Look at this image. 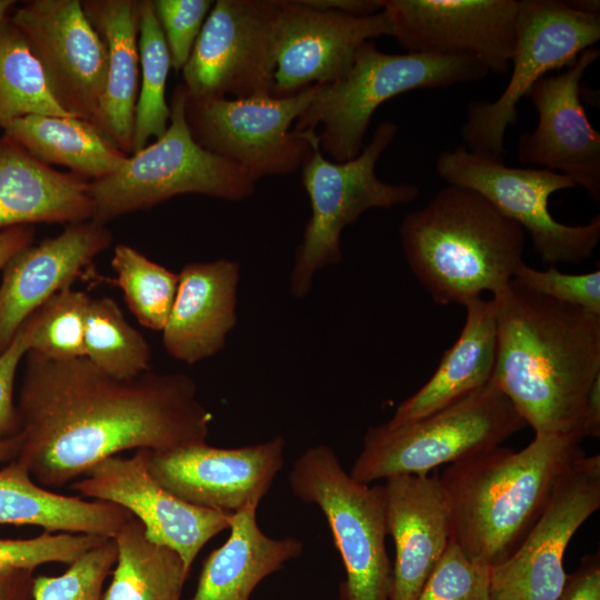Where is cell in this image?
I'll use <instances>...</instances> for the list:
<instances>
[{"mask_svg":"<svg viewBox=\"0 0 600 600\" xmlns=\"http://www.w3.org/2000/svg\"><path fill=\"white\" fill-rule=\"evenodd\" d=\"M27 354L16 459L44 488L63 487L126 450L207 442L212 414L188 374L150 369L121 380L86 357Z\"/></svg>","mask_w":600,"mask_h":600,"instance_id":"cell-1","label":"cell"},{"mask_svg":"<svg viewBox=\"0 0 600 600\" xmlns=\"http://www.w3.org/2000/svg\"><path fill=\"white\" fill-rule=\"evenodd\" d=\"M492 301L497 351L491 379L534 433L582 439L583 408L600 376V316L511 281Z\"/></svg>","mask_w":600,"mask_h":600,"instance_id":"cell-2","label":"cell"},{"mask_svg":"<svg viewBox=\"0 0 600 600\" xmlns=\"http://www.w3.org/2000/svg\"><path fill=\"white\" fill-rule=\"evenodd\" d=\"M581 442L574 434L534 433L521 450L499 446L450 464L439 477L450 509V540L490 567L506 561L559 479L586 456Z\"/></svg>","mask_w":600,"mask_h":600,"instance_id":"cell-3","label":"cell"},{"mask_svg":"<svg viewBox=\"0 0 600 600\" xmlns=\"http://www.w3.org/2000/svg\"><path fill=\"white\" fill-rule=\"evenodd\" d=\"M408 267L441 306L506 289L523 263V229L479 193L456 186L408 213L399 229Z\"/></svg>","mask_w":600,"mask_h":600,"instance_id":"cell-4","label":"cell"},{"mask_svg":"<svg viewBox=\"0 0 600 600\" xmlns=\"http://www.w3.org/2000/svg\"><path fill=\"white\" fill-rule=\"evenodd\" d=\"M489 74L471 54L414 52L389 54L373 41L357 51L348 73L319 84L293 130L317 132L320 150L336 162L356 158L376 110L389 99L416 89H438L474 82Z\"/></svg>","mask_w":600,"mask_h":600,"instance_id":"cell-5","label":"cell"},{"mask_svg":"<svg viewBox=\"0 0 600 600\" xmlns=\"http://www.w3.org/2000/svg\"><path fill=\"white\" fill-rule=\"evenodd\" d=\"M527 427L490 380L457 402L416 422L367 429L350 474L371 484L403 474H429L441 464L501 446Z\"/></svg>","mask_w":600,"mask_h":600,"instance_id":"cell-6","label":"cell"},{"mask_svg":"<svg viewBox=\"0 0 600 600\" xmlns=\"http://www.w3.org/2000/svg\"><path fill=\"white\" fill-rule=\"evenodd\" d=\"M188 93L177 86L170 101V122L156 142L128 157L112 174L89 181L92 221L106 224L124 214L151 209L181 194H203L241 201L254 192L256 182L233 162L197 143L184 108Z\"/></svg>","mask_w":600,"mask_h":600,"instance_id":"cell-7","label":"cell"},{"mask_svg":"<svg viewBox=\"0 0 600 600\" xmlns=\"http://www.w3.org/2000/svg\"><path fill=\"white\" fill-rule=\"evenodd\" d=\"M398 133L393 122L377 126L371 140L353 159L336 162L316 147L302 163L301 182L309 197L311 217L294 252L290 293L308 294L320 269L341 261L342 231L366 211L413 202L419 188L390 183L376 174L377 162Z\"/></svg>","mask_w":600,"mask_h":600,"instance_id":"cell-8","label":"cell"},{"mask_svg":"<svg viewBox=\"0 0 600 600\" xmlns=\"http://www.w3.org/2000/svg\"><path fill=\"white\" fill-rule=\"evenodd\" d=\"M288 481L294 497L316 504L327 519L346 570L340 600H389L392 564L383 486L356 480L327 444L304 450Z\"/></svg>","mask_w":600,"mask_h":600,"instance_id":"cell-9","label":"cell"},{"mask_svg":"<svg viewBox=\"0 0 600 600\" xmlns=\"http://www.w3.org/2000/svg\"><path fill=\"white\" fill-rule=\"evenodd\" d=\"M512 72L494 101L471 100L462 124L463 146L472 152L502 158L504 136L518 121V104L550 71L571 66L600 39V14L587 13L560 0H520Z\"/></svg>","mask_w":600,"mask_h":600,"instance_id":"cell-10","label":"cell"},{"mask_svg":"<svg viewBox=\"0 0 600 600\" xmlns=\"http://www.w3.org/2000/svg\"><path fill=\"white\" fill-rule=\"evenodd\" d=\"M318 87L312 84L289 97H188L186 120L199 146L237 164L253 182L290 174L319 147L317 131L291 129Z\"/></svg>","mask_w":600,"mask_h":600,"instance_id":"cell-11","label":"cell"},{"mask_svg":"<svg viewBox=\"0 0 600 600\" xmlns=\"http://www.w3.org/2000/svg\"><path fill=\"white\" fill-rule=\"evenodd\" d=\"M438 176L448 183L470 189L529 233L540 259L549 266L580 264L591 257L600 240V216L587 224L557 221L549 198L576 187L567 176L544 168H518L502 158L469 151L463 144L444 150L436 160Z\"/></svg>","mask_w":600,"mask_h":600,"instance_id":"cell-12","label":"cell"},{"mask_svg":"<svg viewBox=\"0 0 600 600\" xmlns=\"http://www.w3.org/2000/svg\"><path fill=\"white\" fill-rule=\"evenodd\" d=\"M278 0H218L182 68L193 99L271 93Z\"/></svg>","mask_w":600,"mask_h":600,"instance_id":"cell-13","label":"cell"},{"mask_svg":"<svg viewBox=\"0 0 600 600\" xmlns=\"http://www.w3.org/2000/svg\"><path fill=\"white\" fill-rule=\"evenodd\" d=\"M600 508V454L584 456L559 479L538 521L517 550L490 569L491 600H556L567 573L566 549Z\"/></svg>","mask_w":600,"mask_h":600,"instance_id":"cell-14","label":"cell"},{"mask_svg":"<svg viewBox=\"0 0 600 600\" xmlns=\"http://www.w3.org/2000/svg\"><path fill=\"white\" fill-rule=\"evenodd\" d=\"M10 20L29 42L59 106L99 128L108 57L81 1H29Z\"/></svg>","mask_w":600,"mask_h":600,"instance_id":"cell-15","label":"cell"},{"mask_svg":"<svg viewBox=\"0 0 600 600\" xmlns=\"http://www.w3.org/2000/svg\"><path fill=\"white\" fill-rule=\"evenodd\" d=\"M150 450L113 456L91 467L72 489L128 510L152 542L174 550L190 569L213 537L229 530L231 514L189 503L163 488L149 469Z\"/></svg>","mask_w":600,"mask_h":600,"instance_id":"cell-16","label":"cell"},{"mask_svg":"<svg viewBox=\"0 0 600 600\" xmlns=\"http://www.w3.org/2000/svg\"><path fill=\"white\" fill-rule=\"evenodd\" d=\"M381 10L409 53L471 54L499 74L511 67L519 0H381Z\"/></svg>","mask_w":600,"mask_h":600,"instance_id":"cell-17","label":"cell"},{"mask_svg":"<svg viewBox=\"0 0 600 600\" xmlns=\"http://www.w3.org/2000/svg\"><path fill=\"white\" fill-rule=\"evenodd\" d=\"M286 440L239 448H216L207 442L151 451L153 478L176 497L208 509L234 513L259 504L284 464Z\"/></svg>","mask_w":600,"mask_h":600,"instance_id":"cell-18","label":"cell"},{"mask_svg":"<svg viewBox=\"0 0 600 600\" xmlns=\"http://www.w3.org/2000/svg\"><path fill=\"white\" fill-rule=\"evenodd\" d=\"M390 36L383 11L357 17L317 9L302 0H278L276 70L271 94L289 97L344 77L358 49Z\"/></svg>","mask_w":600,"mask_h":600,"instance_id":"cell-19","label":"cell"},{"mask_svg":"<svg viewBox=\"0 0 600 600\" xmlns=\"http://www.w3.org/2000/svg\"><path fill=\"white\" fill-rule=\"evenodd\" d=\"M600 57V49L582 51L566 70L544 76L528 96L538 112V126L520 136L517 157L522 164L560 172L600 202V133L581 102V81Z\"/></svg>","mask_w":600,"mask_h":600,"instance_id":"cell-20","label":"cell"},{"mask_svg":"<svg viewBox=\"0 0 600 600\" xmlns=\"http://www.w3.org/2000/svg\"><path fill=\"white\" fill-rule=\"evenodd\" d=\"M113 240L106 224L70 223L57 236L28 246L7 264L0 286V352L26 320L78 276Z\"/></svg>","mask_w":600,"mask_h":600,"instance_id":"cell-21","label":"cell"},{"mask_svg":"<svg viewBox=\"0 0 600 600\" xmlns=\"http://www.w3.org/2000/svg\"><path fill=\"white\" fill-rule=\"evenodd\" d=\"M387 532L393 539L389 600H417L450 541V509L438 476L386 479Z\"/></svg>","mask_w":600,"mask_h":600,"instance_id":"cell-22","label":"cell"},{"mask_svg":"<svg viewBox=\"0 0 600 600\" xmlns=\"http://www.w3.org/2000/svg\"><path fill=\"white\" fill-rule=\"evenodd\" d=\"M162 343L174 359L194 364L218 353L237 323L240 264L229 259L182 267Z\"/></svg>","mask_w":600,"mask_h":600,"instance_id":"cell-23","label":"cell"},{"mask_svg":"<svg viewBox=\"0 0 600 600\" xmlns=\"http://www.w3.org/2000/svg\"><path fill=\"white\" fill-rule=\"evenodd\" d=\"M89 181L43 163L4 136L0 139V228L77 223L92 219Z\"/></svg>","mask_w":600,"mask_h":600,"instance_id":"cell-24","label":"cell"},{"mask_svg":"<svg viewBox=\"0 0 600 600\" xmlns=\"http://www.w3.org/2000/svg\"><path fill=\"white\" fill-rule=\"evenodd\" d=\"M467 318L459 338L448 349L431 378L401 402L390 426L421 420L484 386L491 378L497 351V322L492 299L474 298L464 304Z\"/></svg>","mask_w":600,"mask_h":600,"instance_id":"cell-25","label":"cell"},{"mask_svg":"<svg viewBox=\"0 0 600 600\" xmlns=\"http://www.w3.org/2000/svg\"><path fill=\"white\" fill-rule=\"evenodd\" d=\"M257 508L231 514L229 537L206 559L190 600H250L263 579L301 554L300 539L271 538L260 529Z\"/></svg>","mask_w":600,"mask_h":600,"instance_id":"cell-26","label":"cell"},{"mask_svg":"<svg viewBox=\"0 0 600 600\" xmlns=\"http://www.w3.org/2000/svg\"><path fill=\"white\" fill-rule=\"evenodd\" d=\"M81 4L107 49L99 128L130 156L140 74V0H86Z\"/></svg>","mask_w":600,"mask_h":600,"instance_id":"cell-27","label":"cell"},{"mask_svg":"<svg viewBox=\"0 0 600 600\" xmlns=\"http://www.w3.org/2000/svg\"><path fill=\"white\" fill-rule=\"evenodd\" d=\"M132 517L110 502L53 492L36 482L17 459L0 469V524L112 538Z\"/></svg>","mask_w":600,"mask_h":600,"instance_id":"cell-28","label":"cell"},{"mask_svg":"<svg viewBox=\"0 0 600 600\" xmlns=\"http://www.w3.org/2000/svg\"><path fill=\"white\" fill-rule=\"evenodd\" d=\"M3 129L43 163L67 167L84 180L112 174L129 157L93 123L76 117L26 116Z\"/></svg>","mask_w":600,"mask_h":600,"instance_id":"cell-29","label":"cell"},{"mask_svg":"<svg viewBox=\"0 0 600 600\" xmlns=\"http://www.w3.org/2000/svg\"><path fill=\"white\" fill-rule=\"evenodd\" d=\"M117 561L102 600H180L189 571L172 549L152 542L132 517L112 537Z\"/></svg>","mask_w":600,"mask_h":600,"instance_id":"cell-30","label":"cell"},{"mask_svg":"<svg viewBox=\"0 0 600 600\" xmlns=\"http://www.w3.org/2000/svg\"><path fill=\"white\" fill-rule=\"evenodd\" d=\"M32 114L72 117L51 94L29 42L8 18L0 27V128Z\"/></svg>","mask_w":600,"mask_h":600,"instance_id":"cell-31","label":"cell"},{"mask_svg":"<svg viewBox=\"0 0 600 600\" xmlns=\"http://www.w3.org/2000/svg\"><path fill=\"white\" fill-rule=\"evenodd\" d=\"M83 341L84 357L111 377L132 379L150 370L148 341L112 298L90 297Z\"/></svg>","mask_w":600,"mask_h":600,"instance_id":"cell-32","label":"cell"},{"mask_svg":"<svg viewBox=\"0 0 600 600\" xmlns=\"http://www.w3.org/2000/svg\"><path fill=\"white\" fill-rule=\"evenodd\" d=\"M139 57L141 84L134 110L132 153L148 146L151 137L160 139L171 114L166 100L171 57L152 0H140Z\"/></svg>","mask_w":600,"mask_h":600,"instance_id":"cell-33","label":"cell"},{"mask_svg":"<svg viewBox=\"0 0 600 600\" xmlns=\"http://www.w3.org/2000/svg\"><path fill=\"white\" fill-rule=\"evenodd\" d=\"M114 283L141 326L162 331L171 311L179 274L150 260L129 244L113 249Z\"/></svg>","mask_w":600,"mask_h":600,"instance_id":"cell-34","label":"cell"},{"mask_svg":"<svg viewBox=\"0 0 600 600\" xmlns=\"http://www.w3.org/2000/svg\"><path fill=\"white\" fill-rule=\"evenodd\" d=\"M90 296L80 290H61L33 312L30 350L52 359L84 357V328Z\"/></svg>","mask_w":600,"mask_h":600,"instance_id":"cell-35","label":"cell"},{"mask_svg":"<svg viewBox=\"0 0 600 600\" xmlns=\"http://www.w3.org/2000/svg\"><path fill=\"white\" fill-rule=\"evenodd\" d=\"M117 561L112 538L91 548L58 576H36L32 600H102L103 587Z\"/></svg>","mask_w":600,"mask_h":600,"instance_id":"cell-36","label":"cell"},{"mask_svg":"<svg viewBox=\"0 0 600 600\" xmlns=\"http://www.w3.org/2000/svg\"><path fill=\"white\" fill-rule=\"evenodd\" d=\"M490 569L450 540L417 600H491Z\"/></svg>","mask_w":600,"mask_h":600,"instance_id":"cell-37","label":"cell"},{"mask_svg":"<svg viewBox=\"0 0 600 600\" xmlns=\"http://www.w3.org/2000/svg\"><path fill=\"white\" fill-rule=\"evenodd\" d=\"M108 537L48 532L27 539L0 538V572L13 569H33L44 563L70 564Z\"/></svg>","mask_w":600,"mask_h":600,"instance_id":"cell-38","label":"cell"},{"mask_svg":"<svg viewBox=\"0 0 600 600\" xmlns=\"http://www.w3.org/2000/svg\"><path fill=\"white\" fill-rule=\"evenodd\" d=\"M511 282L529 292L600 316V270L569 274L559 271L556 266L538 270L523 262Z\"/></svg>","mask_w":600,"mask_h":600,"instance_id":"cell-39","label":"cell"},{"mask_svg":"<svg viewBox=\"0 0 600 600\" xmlns=\"http://www.w3.org/2000/svg\"><path fill=\"white\" fill-rule=\"evenodd\" d=\"M171 66L182 70L213 6L211 0H152Z\"/></svg>","mask_w":600,"mask_h":600,"instance_id":"cell-40","label":"cell"},{"mask_svg":"<svg viewBox=\"0 0 600 600\" xmlns=\"http://www.w3.org/2000/svg\"><path fill=\"white\" fill-rule=\"evenodd\" d=\"M31 328L28 319L8 347L0 352V441L19 436L20 419L13 401V384L20 360L30 350Z\"/></svg>","mask_w":600,"mask_h":600,"instance_id":"cell-41","label":"cell"},{"mask_svg":"<svg viewBox=\"0 0 600 600\" xmlns=\"http://www.w3.org/2000/svg\"><path fill=\"white\" fill-rule=\"evenodd\" d=\"M556 600H600V554L582 558L579 567L567 576Z\"/></svg>","mask_w":600,"mask_h":600,"instance_id":"cell-42","label":"cell"},{"mask_svg":"<svg viewBox=\"0 0 600 600\" xmlns=\"http://www.w3.org/2000/svg\"><path fill=\"white\" fill-rule=\"evenodd\" d=\"M33 569L0 572V600H32Z\"/></svg>","mask_w":600,"mask_h":600,"instance_id":"cell-43","label":"cell"},{"mask_svg":"<svg viewBox=\"0 0 600 600\" xmlns=\"http://www.w3.org/2000/svg\"><path fill=\"white\" fill-rule=\"evenodd\" d=\"M306 4L350 16L366 17L381 11V0H302Z\"/></svg>","mask_w":600,"mask_h":600,"instance_id":"cell-44","label":"cell"},{"mask_svg":"<svg viewBox=\"0 0 600 600\" xmlns=\"http://www.w3.org/2000/svg\"><path fill=\"white\" fill-rule=\"evenodd\" d=\"M33 230L27 226H17L0 232V269L21 250L31 244Z\"/></svg>","mask_w":600,"mask_h":600,"instance_id":"cell-45","label":"cell"},{"mask_svg":"<svg viewBox=\"0 0 600 600\" xmlns=\"http://www.w3.org/2000/svg\"><path fill=\"white\" fill-rule=\"evenodd\" d=\"M580 433L584 438L600 436V376L592 383L583 408Z\"/></svg>","mask_w":600,"mask_h":600,"instance_id":"cell-46","label":"cell"},{"mask_svg":"<svg viewBox=\"0 0 600 600\" xmlns=\"http://www.w3.org/2000/svg\"><path fill=\"white\" fill-rule=\"evenodd\" d=\"M20 448V437L0 441V462H10L18 456Z\"/></svg>","mask_w":600,"mask_h":600,"instance_id":"cell-47","label":"cell"},{"mask_svg":"<svg viewBox=\"0 0 600 600\" xmlns=\"http://www.w3.org/2000/svg\"><path fill=\"white\" fill-rule=\"evenodd\" d=\"M567 2L579 11L600 14V2L598 0H576Z\"/></svg>","mask_w":600,"mask_h":600,"instance_id":"cell-48","label":"cell"},{"mask_svg":"<svg viewBox=\"0 0 600 600\" xmlns=\"http://www.w3.org/2000/svg\"><path fill=\"white\" fill-rule=\"evenodd\" d=\"M12 4L11 0H0V27L8 19L7 14Z\"/></svg>","mask_w":600,"mask_h":600,"instance_id":"cell-49","label":"cell"}]
</instances>
